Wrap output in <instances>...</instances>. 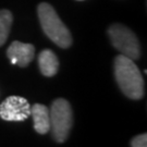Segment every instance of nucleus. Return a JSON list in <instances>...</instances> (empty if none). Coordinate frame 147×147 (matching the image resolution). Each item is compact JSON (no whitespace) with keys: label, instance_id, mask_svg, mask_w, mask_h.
I'll use <instances>...</instances> for the list:
<instances>
[{"label":"nucleus","instance_id":"1","mask_svg":"<svg viewBox=\"0 0 147 147\" xmlns=\"http://www.w3.org/2000/svg\"><path fill=\"white\" fill-rule=\"evenodd\" d=\"M115 76L122 93L130 99L140 100L144 97L143 75L132 59L119 55L115 59Z\"/></svg>","mask_w":147,"mask_h":147},{"label":"nucleus","instance_id":"2","mask_svg":"<svg viewBox=\"0 0 147 147\" xmlns=\"http://www.w3.org/2000/svg\"><path fill=\"white\" fill-rule=\"evenodd\" d=\"M38 19L44 33L60 48H69L72 45V35L63 24L56 10L46 2H42L37 9Z\"/></svg>","mask_w":147,"mask_h":147},{"label":"nucleus","instance_id":"3","mask_svg":"<svg viewBox=\"0 0 147 147\" xmlns=\"http://www.w3.org/2000/svg\"><path fill=\"white\" fill-rule=\"evenodd\" d=\"M50 130L53 138L57 143H64L68 140L73 126V111L68 100L58 98L49 109Z\"/></svg>","mask_w":147,"mask_h":147},{"label":"nucleus","instance_id":"4","mask_svg":"<svg viewBox=\"0 0 147 147\" xmlns=\"http://www.w3.org/2000/svg\"><path fill=\"white\" fill-rule=\"evenodd\" d=\"M108 36L112 46L121 55L135 61L141 57V45L136 35L122 24H112L108 28Z\"/></svg>","mask_w":147,"mask_h":147},{"label":"nucleus","instance_id":"5","mask_svg":"<svg viewBox=\"0 0 147 147\" xmlns=\"http://www.w3.org/2000/svg\"><path fill=\"white\" fill-rule=\"evenodd\" d=\"M31 116V106L24 97L9 96L0 105V118L5 121L21 122Z\"/></svg>","mask_w":147,"mask_h":147},{"label":"nucleus","instance_id":"6","mask_svg":"<svg viewBox=\"0 0 147 147\" xmlns=\"http://www.w3.org/2000/svg\"><path fill=\"white\" fill-rule=\"evenodd\" d=\"M7 56L10 59L12 64H16L21 68H25L35 56V47L32 44H25L21 42H13L11 44L8 50Z\"/></svg>","mask_w":147,"mask_h":147},{"label":"nucleus","instance_id":"7","mask_svg":"<svg viewBox=\"0 0 147 147\" xmlns=\"http://www.w3.org/2000/svg\"><path fill=\"white\" fill-rule=\"evenodd\" d=\"M31 116L34 121V129L38 134H47L50 130L49 109L45 105L35 104L31 107Z\"/></svg>","mask_w":147,"mask_h":147},{"label":"nucleus","instance_id":"8","mask_svg":"<svg viewBox=\"0 0 147 147\" xmlns=\"http://www.w3.org/2000/svg\"><path fill=\"white\" fill-rule=\"evenodd\" d=\"M38 65L42 75L51 78L56 75L59 69L58 57L55 55L53 50L45 49L38 56Z\"/></svg>","mask_w":147,"mask_h":147},{"label":"nucleus","instance_id":"9","mask_svg":"<svg viewBox=\"0 0 147 147\" xmlns=\"http://www.w3.org/2000/svg\"><path fill=\"white\" fill-rule=\"evenodd\" d=\"M13 22V16L9 10H0V47L7 42Z\"/></svg>","mask_w":147,"mask_h":147},{"label":"nucleus","instance_id":"10","mask_svg":"<svg viewBox=\"0 0 147 147\" xmlns=\"http://www.w3.org/2000/svg\"><path fill=\"white\" fill-rule=\"evenodd\" d=\"M131 147H147V134L143 133L133 137L131 141Z\"/></svg>","mask_w":147,"mask_h":147},{"label":"nucleus","instance_id":"11","mask_svg":"<svg viewBox=\"0 0 147 147\" xmlns=\"http://www.w3.org/2000/svg\"><path fill=\"white\" fill-rule=\"evenodd\" d=\"M78 1H83V0H78Z\"/></svg>","mask_w":147,"mask_h":147}]
</instances>
